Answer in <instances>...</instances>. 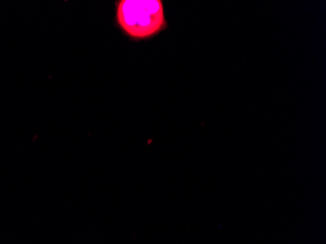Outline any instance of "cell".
Segmentation results:
<instances>
[{
  "instance_id": "cell-1",
  "label": "cell",
  "mask_w": 326,
  "mask_h": 244,
  "mask_svg": "<svg viewBox=\"0 0 326 244\" xmlns=\"http://www.w3.org/2000/svg\"><path fill=\"white\" fill-rule=\"evenodd\" d=\"M115 24L134 41L151 39L167 28L162 0H118L115 2Z\"/></svg>"
}]
</instances>
